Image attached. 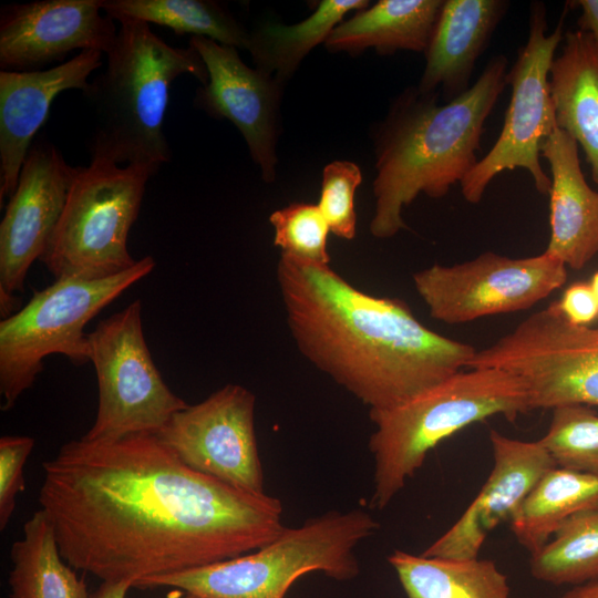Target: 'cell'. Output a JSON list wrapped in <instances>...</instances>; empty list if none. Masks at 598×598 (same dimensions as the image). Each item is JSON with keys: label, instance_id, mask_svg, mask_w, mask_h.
I'll use <instances>...</instances> for the list:
<instances>
[{"label": "cell", "instance_id": "17", "mask_svg": "<svg viewBox=\"0 0 598 598\" xmlns=\"http://www.w3.org/2000/svg\"><path fill=\"white\" fill-rule=\"evenodd\" d=\"M493 467L481 491L456 523L423 553L447 559L477 558L487 535L509 522L542 476L557 466L537 441H522L491 430Z\"/></svg>", "mask_w": 598, "mask_h": 598}, {"label": "cell", "instance_id": "33", "mask_svg": "<svg viewBox=\"0 0 598 598\" xmlns=\"http://www.w3.org/2000/svg\"><path fill=\"white\" fill-rule=\"evenodd\" d=\"M557 305L566 319L577 326H591L598 318V302L589 282L569 285Z\"/></svg>", "mask_w": 598, "mask_h": 598}, {"label": "cell", "instance_id": "28", "mask_svg": "<svg viewBox=\"0 0 598 598\" xmlns=\"http://www.w3.org/2000/svg\"><path fill=\"white\" fill-rule=\"evenodd\" d=\"M529 570L537 580L555 586L598 581V505L566 519L530 555Z\"/></svg>", "mask_w": 598, "mask_h": 598}, {"label": "cell", "instance_id": "8", "mask_svg": "<svg viewBox=\"0 0 598 598\" xmlns=\"http://www.w3.org/2000/svg\"><path fill=\"white\" fill-rule=\"evenodd\" d=\"M155 267L151 256L128 270L99 280L61 278L34 290L19 311L0 322L1 410L12 409L19 396L31 388L50 354H62L73 364L90 361L84 328L101 310L114 301Z\"/></svg>", "mask_w": 598, "mask_h": 598}, {"label": "cell", "instance_id": "25", "mask_svg": "<svg viewBox=\"0 0 598 598\" xmlns=\"http://www.w3.org/2000/svg\"><path fill=\"white\" fill-rule=\"evenodd\" d=\"M598 505V476L555 466L528 493L509 520L518 544L539 550L569 517Z\"/></svg>", "mask_w": 598, "mask_h": 598}, {"label": "cell", "instance_id": "2", "mask_svg": "<svg viewBox=\"0 0 598 598\" xmlns=\"http://www.w3.org/2000/svg\"><path fill=\"white\" fill-rule=\"evenodd\" d=\"M276 275L301 354L369 412L468 369L477 351L429 329L403 300L357 289L330 265L280 254Z\"/></svg>", "mask_w": 598, "mask_h": 598}, {"label": "cell", "instance_id": "20", "mask_svg": "<svg viewBox=\"0 0 598 598\" xmlns=\"http://www.w3.org/2000/svg\"><path fill=\"white\" fill-rule=\"evenodd\" d=\"M507 7L504 0H443L416 89L423 94L441 89L445 102L465 93L475 63Z\"/></svg>", "mask_w": 598, "mask_h": 598}, {"label": "cell", "instance_id": "13", "mask_svg": "<svg viewBox=\"0 0 598 598\" xmlns=\"http://www.w3.org/2000/svg\"><path fill=\"white\" fill-rule=\"evenodd\" d=\"M255 408L252 392L226 384L176 412L156 435L193 470L240 491L266 494Z\"/></svg>", "mask_w": 598, "mask_h": 598}, {"label": "cell", "instance_id": "4", "mask_svg": "<svg viewBox=\"0 0 598 598\" xmlns=\"http://www.w3.org/2000/svg\"><path fill=\"white\" fill-rule=\"evenodd\" d=\"M105 69L82 92L92 113L91 158L161 167L171 158L163 123L174 80L190 74L202 85L206 65L192 48L172 47L146 22L121 20Z\"/></svg>", "mask_w": 598, "mask_h": 598}, {"label": "cell", "instance_id": "6", "mask_svg": "<svg viewBox=\"0 0 598 598\" xmlns=\"http://www.w3.org/2000/svg\"><path fill=\"white\" fill-rule=\"evenodd\" d=\"M379 528L363 508L329 511L283 530L265 546L227 560L141 581L200 598H285L300 577L318 571L337 580L359 575L357 546Z\"/></svg>", "mask_w": 598, "mask_h": 598}, {"label": "cell", "instance_id": "3", "mask_svg": "<svg viewBox=\"0 0 598 598\" xmlns=\"http://www.w3.org/2000/svg\"><path fill=\"white\" fill-rule=\"evenodd\" d=\"M507 58L495 55L463 94L437 104V94L403 93L375 143L371 234L391 238L406 228L402 209L420 194L440 198L477 163L484 124L507 81Z\"/></svg>", "mask_w": 598, "mask_h": 598}, {"label": "cell", "instance_id": "11", "mask_svg": "<svg viewBox=\"0 0 598 598\" xmlns=\"http://www.w3.org/2000/svg\"><path fill=\"white\" fill-rule=\"evenodd\" d=\"M565 13L553 32L546 34L545 6L532 3L527 41L519 48L506 75L512 93L501 134L489 152L460 183L466 202L480 203L497 175L515 168L526 169L536 189L549 194L551 181L543 169L539 156L542 143L558 127L549 72L564 39Z\"/></svg>", "mask_w": 598, "mask_h": 598}, {"label": "cell", "instance_id": "29", "mask_svg": "<svg viewBox=\"0 0 598 598\" xmlns=\"http://www.w3.org/2000/svg\"><path fill=\"white\" fill-rule=\"evenodd\" d=\"M551 411L539 442L558 466L598 476V414L590 406L577 404Z\"/></svg>", "mask_w": 598, "mask_h": 598}, {"label": "cell", "instance_id": "16", "mask_svg": "<svg viewBox=\"0 0 598 598\" xmlns=\"http://www.w3.org/2000/svg\"><path fill=\"white\" fill-rule=\"evenodd\" d=\"M102 11V0H43L1 7V71H38L76 49L107 54L117 29Z\"/></svg>", "mask_w": 598, "mask_h": 598}, {"label": "cell", "instance_id": "10", "mask_svg": "<svg viewBox=\"0 0 598 598\" xmlns=\"http://www.w3.org/2000/svg\"><path fill=\"white\" fill-rule=\"evenodd\" d=\"M141 310L135 300L87 334L99 385L96 417L82 436L87 441L156 434L188 405L157 370L144 339Z\"/></svg>", "mask_w": 598, "mask_h": 598}, {"label": "cell", "instance_id": "18", "mask_svg": "<svg viewBox=\"0 0 598 598\" xmlns=\"http://www.w3.org/2000/svg\"><path fill=\"white\" fill-rule=\"evenodd\" d=\"M99 51H81L62 64L38 71L0 72V200L11 196L32 141L63 91L84 92L102 65Z\"/></svg>", "mask_w": 598, "mask_h": 598}, {"label": "cell", "instance_id": "5", "mask_svg": "<svg viewBox=\"0 0 598 598\" xmlns=\"http://www.w3.org/2000/svg\"><path fill=\"white\" fill-rule=\"evenodd\" d=\"M530 411L524 383L495 368H468L388 410L369 412L374 431L370 506L382 509L403 489L442 441L474 423Z\"/></svg>", "mask_w": 598, "mask_h": 598}, {"label": "cell", "instance_id": "30", "mask_svg": "<svg viewBox=\"0 0 598 598\" xmlns=\"http://www.w3.org/2000/svg\"><path fill=\"white\" fill-rule=\"evenodd\" d=\"M269 221L275 229L274 244L281 254L329 265L327 244L330 227L318 205L293 203L275 210Z\"/></svg>", "mask_w": 598, "mask_h": 598}, {"label": "cell", "instance_id": "35", "mask_svg": "<svg viewBox=\"0 0 598 598\" xmlns=\"http://www.w3.org/2000/svg\"><path fill=\"white\" fill-rule=\"evenodd\" d=\"M131 587H133L131 580L102 581L92 598H126Z\"/></svg>", "mask_w": 598, "mask_h": 598}, {"label": "cell", "instance_id": "34", "mask_svg": "<svg viewBox=\"0 0 598 598\" xmlns=\"http://www.w3.org/2000/svg\"><path fill=\"white\" fill-rule=\"evenodd\" d=\"M568 4L581 9L577 21L578 30L588 32L598 43V0H578L568 2Z\"/></svg>", "mask_w": 598, "mask_h": 598}, {"label": "cell", "instance_id": "9", "mask_svg": "<svg viewBox=\"0 0 598 598\" xmlns=\"http://www.w3.org/2000/svg\"><path fill=\"white\" fill-rule=\"evenodd\" d=\"M468 368L516 375L526 388L530 411L598 406V324L569 322L554 301L476 351Z\"/></svg>", "mask_w": 598, "mask_h": 598}, {"label": "cell", "instance_id": "26", "mask_svg": "<svg viewBox=\"0 0 598 598\" xmlns=\"http://www.w3.org/2000/svg\"><path fill=\"white\" fill-rule=\"evenodd\" d=\"M367 7V0H322L307 19L298 23H262L249 32L247 50L257 69L285 85L306 55L326 42L348 12Z\"/></svg>", "mask_w": 598, "mask_h": 598}, {"label": "cell", "instance_id": "19", "mask_svg": "<svg viewBox=\"0 0 598 598\" xmlns=\"http://www.w3.org/2000/svg\"><path fill=\"white\" fill-rule=\"evenodd\" d=\"M540 156L551 173L550 237L545 251L579 270L598 254V192L585 179L578 144L561 128L544 140Z\"/></svg>", "mask_w": 598, "mask_h": 598}, {"label": "cell", "instance_id": "12", "mask_svg": "<svg viewBox=\"0 0 598 598\" xmlns=\"http://www.w3.org/2000/svg\"><path fill=\"white\" fill-rule=\"evenodd\" d=\"M567 277V267L546 251L526 258L486 251L461 264L419 270L413 285L432 318L458 324L526 310L563 287Z\"/></svg>", "mask_w": 598, "mask_h": 598}, {"label": "cell", "instance_id": "1", "mask_svg": "<svg viewBox=\"0 0 598 598\" xmlns=\"http://www.w3.org/2000/svg\"><path fill=\"white\" fill-rule=\"evenodd\" d=\"M43 473L39 503L62 557L102 581L136 587L251 553L285 528L278 498L193 470L156 434L70 441Z\"/></svg>", "mask_w": 598, "mask_h": 598}, {"label": "cell", "instance_id": "23", "mask_svg": "<svg viewBox=\"0 0 598 598\" xmlns=\"http://www.w3.org/2000/svg\"><path fill=\"white\" fill-rule=\"evenodd\" d=\"M388 561L406 598H509L507 576L489 559L426 557L395 549Z\"/></svg>", "mask_w": 598, "mask_h": 598}, {"label": "cell", "instance_id": "36", "mask_svg": "<svg viewBox=\"0 0 598 598\" xmlns=\"http://www.w3.org/2000/svg\"><path fill=\"white\" fill-rule=\"evenodd\" d=\"M560 598H598V581L573 587Z\"/></svg>", "mask_w": 598, "mask_h": 598}, {"label": "cell", "instance_id": "7", "mask_svg": "<svg viewBox=\"0 0 598 598\" xmlns=\"http://www.w3.org/2000/svg\"><path fill=\"white\" fill-rule=\"evenodd\" d=\"M159 167L121 166L91 158L71 185L61 217L39 259L55 279L99 280L122 274L135 260L128 233L136 220L147 181Z\"/></svg>", "mask_w": 598, "mask_h": 598}, {"label": "cell", "instance_id": "22", "mask_svg": "<svg viewBox=\"0 0 598 598\" xmlns=\"http://www.w3.org/2000/svg\"><path fill=\"white\" fill-rule=\"evenodd\" d=\"M443 0H380L339 23L324 44L332 52H425Z\"/></svg>", "mask_w": 598, "mask_h": 598}, {"label": "cell", "instance_id": "24", "mask_svg": "<svg viewBox=\"0 0 598 598\" xmlns=\"http://www.w3.org/2000/svg\"><path fill=\"white\" fill-rule=\"evenodd\" d=\"M10 558L11 598H89L84 580L62 557L54 527L43 509L24 523Z\"/></svg>", "mask_w": 598, "mask_h": 598}, {"label": "cell", "instance_id": "38", "mask_svg": "<svg viewBox=\"0 0 598 598\" xmlns=\"http://www.w3.org/2000/svg\"><path fill=\"white\" fill-rule=\"evenodd\" d=\"M184 598H200V597L192 595V594H186Z\"/></svg>", "mask_w": 598, "mask_h": 598}, {"label": "cell", "instance_id": "21", "mask_svg": "<svg viewBox=\"0 0 598 598\" xmlns=\"http://www.w3.org/2000/svg\"><path fill=\"white\" fill-rule=\"evenodd\" d=\"M549 85L557 126L585 152L598 186V43L588 32L566 31Z\"/></svg>", "mask_w": 598, "mask_h": 598}, {"label": "cell", "instance_id": "37", "mask_svg": "<svg viewBox=\"0 0 598 598\" xmlns=\"http://www.w3.org/2000/svg\"><path fill=\"white\" fill-rule=\"evenodd\" d=\"M589 285L598 302V270L592 275Z\"/></svg>", "mask_w": 598, "mask_h": 598}, {"label": "cell", "instance_id": "32", "mask_svg": "<svg viewBox=\"0 0 598 598\" xmlns=\"http://www.w3.org/2000/svg\"><path fill=\"white\" fill-rule=\"evenodd\" d=\"M34 446L24 435L0 439V529L3 530L16 508L17 496L24 489L23 468Z\"/></svg>", "mask_w": 598, "mask_h": 598}, {"label": "cell", "instance_id": "31", "mask_svg": "<svg viewBox=\"0 0 598 598\" xmlns=\"http://www.w3.org/2000/svg\"><path fill=\"white\" fill-rule=\"evenodd\" d=\"M362 174L355 163L334 161L322 172L319 203L330 231L337 237L351 240L355 236L357 214L354 194Z\"/></svg>", "mask_w": 598, "mask_h": 598}, {"label": "cell", "instance_id": "15", "mask_svg": "<svg viewBox=\"0 0 598 598\" xmlns=\"http://www.w3.org/2000/svg\"><path fill=\"white\" fill-rule=\"evenodd\" d=\"M189 45L203 59L208 74L207 82L196 91L194 104L215 118L230 121L245 138L264 181L274 182L283 85L246 65L237 48L204 37H192Z\"/></svg>", "mask_w": 598, "mask_h": 598}, {"label": "cell", "instance_id": "14", "mask_svg": "<svg viewBox=\"0 0 598 598\" xmlns=\"http://www.w3.org/2000/svg\"><path fill=\"white\" fill-rule=\"evenodd\" d=\"M80 166L44 138L32 143L0 224V313L12 315L31 265L43 255Z\"/></svg>", "mask_w": 598, "mask_h": 598}, {"label": "cell", "instance_id": "27", "mask_svg": "<svg viewBox=\"0 0 598 598\" xmlns=\"http://www.w3.org/2000/svg\"><path fill=\"white\" fill-rule=\"evenodd\" d=\"M112 20H137L167 27L177 34L204 37L220 44L248 49L249 31L215 1L102 0Z\"/></svg>", "mask_w": 598, "mask_h": 598}]
</instances>
